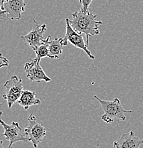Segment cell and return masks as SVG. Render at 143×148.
Returning <instances> with one entry per match:
<instances>
[{
    "label": "cell",
    "instance_id": "obj_15",
    "mask_svg": "<svg viewBox=\"0 0 143 148\" xmlns=\"http://www.w3.org/2000/svg\"><path fill=\"white\" fill-rule=\"evenodd\" d=\"M9 61L7 58L2 55V53H0V68L6 67L9 66Z\"/></svg>",
    "mask_w": 143,
    "mask_h": 148
},
{
    "label": "cell",
    "instance_id": "obj_2",
    "mask_svg": "<svg viewBox=\"0 0 143 148\" xmlns=\"http://www.w3.org/2000/svg\"><path fill=\"white\" fill-rule=\"evenodd\" d=\"M94 98L98 100L101 104L104 114L102 116V120L107 124L113 123L115 120H126L125 113H132V110H126L122 107L121 102L118 98H115L113 101H103L95 95Z\"/></svg>",
    "mask_w": 143,
    "mask_h": 148
},
{
    "label": "cell",
    "instance_id": "obj_8",
    "mask_svg": "<svg viewBox=\"0 0 143 148\" xmlns=\"http://www.w3.org/2000/svg\"><path fill=\"white\" fill-rule=\"evenodd\" d=\"M40 61L36 59H32L31 62L26 63L24 65V71L27 73V77L31 81H44L46 82H50L51 78L47 76L44 71L42 68L40 66Z\"/></svg>",
    "mask_w": 143,
    "mask_h": 148
},
{
    "label": "cell",
    "instance_id": "obj_16",
    "mask_svg": "<svg viewBox=\"0 0 143 148\" xmlns=\"http://www.w3.org/2000/svg\"><path fill=\"white\" fill-rule=\"evenodd\" d=\"M2 12H3L2 1H1V0H0V15H2Z\"/></svg>",
    "mask_w": 143,
    "mask_h": 148
},
{
    "label": "cell",
    "instance_id": "obj_6",
    "mask_svg": "<svg viewBox=\"0 0 143 148\" xmlns=\"http://www.w3.org/2000/svg\"><path fill=\"white\" fill-rule=\"evenodd\" d=\"M0 124L4 127V133L0 137H5L6 140L10 142L7 148H12V145L16 142H27L29 139L23 134L22 129L19 126V124L16 122H13L12 124L9 125L4 123L2 120H0Z\"/></svg>",
    "mask_w": 143,
    "mask_h": 148
},
{
    "label": "cell",
    "instance_id": "obj_1",
    "mask_svg": "<svg viewBox=\"0 0 143 148\" xmlns=\"http://www.w3.org/2000/svg\"><path fill=\"white\" fill-rule=\"evenodd\" d=\"M73 18L69 19L70 26L76 32L80 34H84L86 38V44L89 45L90 37L98 35L100 34L99 25L103 24L101 21L96 20L97 15L90 12H83L81 9L72 14Z\"/></svg>",
    "mask_w": 143,
    "mask_h": 148
},
{
    "label": "cell",
    "instance_id": "obj_18",
    "mask_svg": "<svg viewBox=\"0 0 143 148\" xmlns=\"http://www.w3.org/2000/svg\"><path fill=\"white\" fill-rule=\"evenodd\" d=\"M1 104L0 103V108H1ZM2 114H3V112L1 110H0V120H1V116L2 115Z\"/></svg>",
    "mask_w": 143,
    "mask_h": 148
},
{
    "label": "cell",
    "instance_id": "obj_17",
    "mask_svg": "<svg viewBox=\"0 0 143 148\" xmlns=\"http://www.w3.org/2000/svg\"><path fill=\"white\" fill-rule=\"evenodd\" d=\"M0 148H5L3 146V141L0 140Z\"/></svg>",
    "mask_w": 143,
    "mask_h": 148
},
{
    "label": "cell",
    "instance_id": "obj_9",
    "mask_svg": "<svg viewBox=\"0 0 143 148\" xmlns=\"http://www.w3.org/2000/svg\"><path fill=\"white\" fill-rule=\"evenodd\" d=\"M24 10V0H9L3 5L2 15L6 14L7 17L10 18L12 20H19Z\"/></svg>",
    "mask_w": 143,
    "mask_h": 148
},
{
    "label": "cell",
    "instance_id": "obj_5",
    "mask_svg": "<svg viewBox=\"0 0 143 148\" xmlns=\"http://www.w3.org/2000/svg\"><path fill=\"white\" fill-rule=\"evenodd\" d=\"M28 122L29 125L24 129V133L29 141L33 144L34 147L37 148L38 144L47 135V130L42 124L36 121V118L33 114L29 116Z\"/></svg>",
    "mask_w": 143,
    "mask_h": 148
},
{
    "label": "cell",
    "instance_id": "obj_10",
    "mask_svg": "<svg viewBox=\"0 0 143 148\" xmlns=\"http://www.w3.org/2000/svg\"><path fill=\"white\" fill-rule=\"evenodd\" d=\"M143 145V139H140L135 135V131L123 133L118 140L113 143L115 148H139Z\"/></svg>",
    "mask_w": 143,
    "mask_h": 148
},
{
    "label": "cell",
    "instance_id": "obj_11",
    "mask_svg": "<svg viewBox=\"0 0 143 148\" xmlns=\"http://www.w3.org/2000/svg\"><path fill=\"white\" fill-rule=\"evenodd\" d=\"M17 103L25 110H28L30 106L40 104L41 100L36 98V93L35 91L25 90L23 91Z\"/></svg>",
    "mask_w": 143,
    "mask_h": 148
},
{
    "label": "cell",
    "instance_id": "obj_4",
    "mask_svg": "<svg viewBox=\"0 0 143 148\" xmlns=\"http://www.w3.org/2000/svg\"><path fill=\"white\" fill-rule=\"evenodd\" d=\"M66 24V35L64 38L61 39V44L64 46H66L70 42L73 44L75 47L81 49L88 55V56L91 59H94L95 56L91 53L90 50L88 49V46L83 39L82 34L78 33L73 29V28L70 26L69 23V18H66L65 19Z\"/></svg>",
    "mask_w": 143,
    "mask_h": 148
},
{
    "label": "cell",
    "instance_id": "obj_13",
    "mask_svg": "<svg viewBox=\"0 0 143 148\" xmlns=\"http://www.w3.org/2000/svg\"><path fill=\"white\" fill-rule=\"evenodd\" d=\"M51 36H49L44 40V43L41 45H40L38 47L34 49V51L36 53V58L34 59L41 61V58L48 57L49 58V41L50 40Z\"/></svg>",
    "mask_w": 143,
    "mask_h": 148
},
{
    "label": "cell",
    "instance_id": "obj_7",
    "mask_svg": "<svg viewBox=\"0 0 143 148\" xmlns=\"http://www.w3.org/2000/svg\"><path fill=\"white\" fill-rule=\"evenodd\" d=\"M33 21L34 25L31 31L25 36H21V38L24 39L33 50H34L44 43L45 40L44 38V34L47 32V26L45 24L40 25L34 19H33Z\"/></svg>",
    "mask_w": 143,
    "mask_h": 148
},
{
    "label": "cell",
    "instance_id": "obj_14",
    "mask_svg": "<svg viewBox=\"0 0 143 148\" xmlns=\"http://www.w3.org/2000/svg\"><path fill=\"white\" fill-rule=\"evenodd\" d=\"M93 0H79L80 4H81V10L83 12H88L89 6L91 4Z\"/></svg>",
    "mask_w": 143,
    "mask_h": 148
},
{
    "label": "cell",
    "instance_id": "obj_12",
    "mask_svg": "<svg viewBox=\"0 0 143 148\" xmlns=\"http://www.w3.org/2000/svg\"><path fill=\"white\" fill-rule=\"evenodd\" d=\"M61 39L62 38H56L53 40L50 38L49 41V52L50 58L58 59L62 55L63 50L65 46L61 44Z\"/></svg>",
    "mask_w": 143,
    "mask_h": 148
},
{
    "label": "cell",
    "instance_id": "obj_3",
    "mask_svg": "<svg viewBox=\"0 0 143 148\" xmlns=\"http://www.w3.org/2000/svg\"><path fill=\"white\" fill-rule=\"evenodd\" d=\"M6 90L2 97L7 101L9 108H11L16 102L19 101L23 91L22 79L17 75H14L4 83Z\"/></svg>",
    "mask_w": 143,
    "mask_h": 148
},
{
    "label": "cell",
    "instance_id": "obj_19",
    "mask_svg": "<svg viewBox=\"0 0 143 148\" xmlns=\"http://www.w3.org/2000/svg\"><path fill=\"white\" fill-rule=\"evenodd\" d=\"M2 1V9H3V5H4V4L5 2H7V1H8L9 0H1Z\"/></svg>",
    "mask_w": 143,
    "mask_h": 148
}]
</instances>
